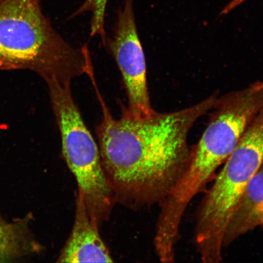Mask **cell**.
I'll return each instance as SVG.
<instances>
[{"mask_svg": "<svg viewBox=\"0 0 263 263\" xmlns=\"http://www.w3.org/2000/svg\"><path fill=\"white\" fill-rule=\"evenodd\" d=\"M102 110L97 127L105 174L115 203L137 210L160 204L188 168L192 147L189 136L199 118L213 110V95L179 111L145 117L121 106L120 118L111 114L95 77L90 78Z\"/></svg>", "mask_w": 263, "mask_h": 263, "instance_id": "obj_1", "label": "cell"}, {"mask_svg": "<svg viewBox=\"0 0 263 263\" xmlns=\"http://www.w3.org/2000/svg\"><path fill=\"white\" fill-rule=\"evenodd\" d=\"M263 108V81L218 98L201 137L192 147L188 168L159 204L154 246L159 260H175L184 214L192 200L206 190L220 166Z\"/></svg>", "mask_w": 263, "mask_h": 263, "instance_id": "obj_2", "label": "cell"}, {"mask_svg": "<svg viewBox=\"0 0 263 263\" xmlns=\"http://www.w3.org/2000/svg\"><path fill=\"white\" fill-rule=\"evenodd\" d=\"M93 68L87 46L66 41L44 14L41 0H0V70L29 71L46 83L71 84Z\"/></svg>", "mask_w": 263, "mask_h": 263, "instance_id": "obj_3", "label": "cell"}, {"mask_svg": "<svg viewBox=\"0 0 263 263\" xmlns=\"http://www.w3.org/2000/svg\"><path fill=\"white\" fill-rule=\"evenodd\" d=\"M263 163V108L247 129L197 210L195 243L204 263L222 261L223 240L249 183Z\"/></svg>", "mask_w": 263, "mask_h": 263, "instance_id": "obj_4", "label": "cell"}, {"mask_svg": "<svg viewBox=\"0 0 263 263\" xmlns=\"http://www.w3.org/2000/svg\"><path fill=\"white\" fill-rule=\"evenodd\" d=\"M60 130L62 154L77 180L91 218L100 228L109 219L115 204L102 164L100 148L72 96L70 84L46 83Z\"/></svg>", "mask_w": 263, "mask_h": 263, "instance_id": "obj_5", "label": "cell"}, {"mask_svg": "<svg viewBox=\"0 0 263 263\" xmlns=\"http://www.w3.org/2000/svg\"><path fill=\"white\" fill-rule=\"evenodd\" d=\"M106 42L122 76L128 109L139 117L152 114L155 110L148 91L146 59L138 33L134 0H125L118 12L113 37Z\"/></svg>", "mask_w": 263, "mask_h": 263, "instance_id": "obj_6", "label": "cell"}, {"mask_svg": "<svg viewBox=\"0 0 263 263\" xmlns=\"http://www.w3.org/2000/svg\"><path fill=\"white\" fill-rule=\"evenodd\" d=\"M99 229L100 227L91 218L83 197L78 191L73 228L59 256L58 262H114Z\"/></svg>", "mask_w": 263, "mask_h": 263, "instance_id": "obj_7", "label": "cell"}, {"mask_svg": "<svg viewBox=\"0 0 263 263\" xmlns=\"http://www.w3.org/2000/svg\"><path fill=\"white\" fill-rule=\"evenodd\" d=\"M260 227H263V163L249 182L230 219L223 240V248Z\"/></svg>", "mask_w": 263, "mask_h": 263, "instance_id": "obj_8", "label": "cell"}, {"mask_svg": "<svg viewBox=\"0 0 263 263\" xmlns=\"http://www.w3.org/2000/svg\"><path fill=\"white\" fill-rule=\"evenodd\" d=\"M108 0H85L73 16L81 15L88 12L91 14L90 35L99 36L104 44L106 42L105 31V16Z\"/></svg>", "mask_w": 263, "mask_h": 263, "instance_id": "obj_9", "label": "cell"}, {"mask_svg": "<svg viewBox=\"0 0 263 263\" xmlns=\"http://www.w3.org/2000/svg\"><path fill=\"white\" fill-rule=\"evenodd\" d=\"M248 1V0H232L229 4L226 6V7L222 10V14H227L228 13L233 11V9L238 7L239 6L241 5L242 3Z\"/></svg>", "mask_w": 263, "mask_h": 263, "instance_id": "obj_10", "label": "cell"}, {"mask_svg": "<svg viewBox=\"0 0 263 263\" xmlns=\"http://www.w3.org/2000/svg\"><path fill=\"white\" fill-rule=\"evenodd\" d=\"M5 232L4 229H3L1 222H0V247L2 246L5 242Z\"/></svg>", "mask_w": 263, "mask_h": 263, "instance_id": "obj_11", "label": "cell"}]
</instances>
